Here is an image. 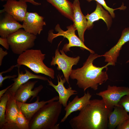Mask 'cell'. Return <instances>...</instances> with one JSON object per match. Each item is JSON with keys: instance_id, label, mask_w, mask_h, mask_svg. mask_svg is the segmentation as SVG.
<instances>
[{"instance_id": "cell-6", "label": "cell", "mask_w": 129, "mask_h": 129, "mask_svg": "<svg viewBox=\"0 0 129 129\" xmlns=\"http://www.w3.org/2000/svg\"><path fill=\"white\" fill-rule=\"evenodd\" d=\"M67 30L64 31L60 28L59 25L58 24L55 28V31L58 32L56 34L54 33L53 30H50L49 32L48 40L51 43L55 38L60 36H63L67 38L69 43L64 45L62 50L65 52L70 51V48L72 47H77L80 48L82 50L86 49L89 51L90 53H95V52L87 47L75 34V31L76 30L73 25L67 27Z\"/></svg>"}, {"instance_id": "cell-30", "label": "cell", "mask_w": 129, "mask_h": 129, "mask_svg": "<svg viewBox=\"0 0 129 129\" xmlns=\"http://www.w3.org/2000/svg\"><path fill=\"white\" fill-rule=\"evenodd\" d=\"M8 53L6 50L4 51L2 48H0V66H1L2 64L3 60L5 56Z\"/></svg>"}, {"instance_id": "cell-22", "label": "cell", "mask_w": 129, "mask_h": 129, "mask_svg": "<svg viewBox=\"0 0 129 129\" xmlns=\"http://www.w3.org/2000/svg\"><path fill=\"white\" fill-rule=\"evenodd\" d=\"M62 14L73 21L72 3L68 0H46Z\"/></svg>"}, {"instance_id": "cell-3", "label": "cell", "mask_w": 129, "mask_h": 129, "mask_svg": "<svg viewBox=\"0 0 129 129\" xmlns=\"http://www.w3.org/2000/svg\"><path fill=\"white\" fill-rule=\"evenodd\" d=\"M62 105L55 101L45 104L33 115L29 123V129H59L58 123Z\"/></svg>"}, {"instance_id": "cell-4", "label": "cell", "mask_w": 129, "mask_h": 129, "mask_svg": "<svg viewBox=\"0 0 129 129\" xmlns=\"http://www.w3.org/2000/svg\"><path fill=\"white\" fill-rule=\"evenodd\" d=\"M45 55L40 49H29L19 55L16 65L17 67L25 65L36 73L43 74L54 79V70L48 67L43 62Z\"/></svg>"}, {"instance_id": "cell-14", "label": "cell", "mask_w": 129, "mask_h": 129, "mask_svg": "<svg viewBox=\"0 0 129 129\" xmlns=\"http://www.w3.org/2000/svg\"><path fill=\"white\" fill-rule=\"evenodd\" d=\"M73 4V25L77 30L79 37L84 42V33L87 29V21L81 11L79 0H74Z\"/></svg>"}, {"instance_id": "cell-24", "label": "cell", "mask_w": 129, "mask_h": 129, "mask_svg": "<svg viewBox=\"0 0 129 129\" xmlns=\"http://www.w3.org/2000/svg\"><path fill=\"white\" fill-rule=\"evenodd\" d=\"M18 113L16 124L18 129H29V121L26 118L18 107Z\"/></svg>"}, {"instance_id": "cell-18", "label": "cell", "mask_w": 129, "mask_h": 129, "mask_svg": "<svg viewBox=\"0 0 129 129\" xmlns=\"http://www.w3.org/2000/svg\"><path fill=\"white\" fill-rule=\"evenodd\" d=\"M96 4V7L94 11L90 14H88L85 16L87 21V29H91L94 22L101 19L105 22L109 29L112 23V17L109 14L108 11L103 8L101 5L97 2Z\"/></svg>"}, {"instance_id": "cell-15", "label": "cell", "mask_w": 129, "mask_h": 129, "mask_svg": "<svg viewBox=\"0 0 129 129\" xmlns=\"http://www.w3.org/2000/svg\"><path fill=\"white\" fill-rule=\"evenodd\" d=\"M129 41V27H128L123 31L121 37L116 44L103 54L105 62L111 63L112 66H115L122 46Z\"/></svg>"}, {"instance_id": "cell-32", "label": "cell", "mask_w": 129, "mask_h": 129, "mask_svg": "<svg viewBox=\"0 0 129 129\" xmlns=\"http://www.w3.org/2000/svg\"><path fill=\"white\" fill-rule=\"evenodd\" d=\"M13 85V83L12 84L8 86L5 89L0 91V98H1L3 95L6 92L8 89L12 86Z\"/></svg>"}, {"instance_id": "cell-11", "label": "cell", "mask_w": 129, "mask_h": 129, "mask_svg": "<svg viewBox=\"0 0 129 129\" xmlns=\"http://www.w3.org/2000/svg\"><path fill=\"white\" fill-rule=\"evenodd\" d=\"M38 81H28L21 85L17 89L15 95V97L16 101L26 103L27 100L31 97L30 101L35 97H37L39 93L43 88L42 85L35 88L32 90L35 85Z\"/></svg>"}, {"instance_id": "cell-21", "label": "cell", "mask_w": 129, "mask_h": 129, "mask_svg": "<svg viewBox=\"0 0 129 129\" xmlns=\"http://www.w3.org/2000/svg\"><path fill=\"white\" fill-rule=\"evenodd\" d=\"M129 118V115L122 107L118 105L115 106L109 115L108 128L114 129Z\"/></svg>"}, {"instance_id": "cell-2", "label": "cell", "mask_w": 129, "mask_h": 129, "mask_svg": "<svg viewBox=\"0 0 129 129\" xmlns=\"http://www.w3.org/2000/svg\"><path fill=\"white\" fill-rule=\"evenodd\" d=\"M103 56L96 53H90L86 61L80 68L72 69L70 77L77 81L76 85L84 91L90 88L94 91L97 90L98 86L105 83L109 79L107 73L108 69L104 70L111 65L110 63L102 67H97L93 64L97 58Z\"/></svg>"}, {"instance_id": "cell-19", "label": "cell", "mask_w": 129, "mask_h": 129, "mask_svg": "<svg viewBox=\"0 0 129 129\" xmlns=\"http://www.w3.org/2000/svg\"><path fill=\"white\" fill-rule=\"evenodd\" d=\"M23 28L20 23L11 15L6 13L0 21V36L6 38L9 35Z\"/></svg>"}, {"instance_id": "cell-33", "label": "cell", "mask_w": 129, "mask_h": 129, "mask_svg": "<svg viewBox=\"0 0 129 129\" xmlns=\"http://www.w3.org/2000/svg\"><path fill=\"white\" fill-rule=\"evenodd\" d=\"M17 67L16 65H13L11 66L10 68L8 69L7 70L5 71H3L2 72H0V74L2 75L3 74L6 73L8 72H10L11 71L14 67Z\"/></svg>"}, {"instance_id": "cell-17", "label": "cell", "mask_w": 129, "mask_h": 129, "mask_svg": "<svg viewBox=\"0 0 129 129\" xmlns=\"http://www.w3.org/2000/svg\"><path fill=\"white\" fill-rule=\"evenodd\" d=\"M91 96L88 91L85 93L84 95L80 97L76 95L65 107V114L61 119L60 122L62 123L65 122L69 116L73 112L80 111L89 102Z\"/></svg>"}, {"instance_id": "cell-23", "label": "cell", "mask_w": 129, "mask_h": 129, "mask_svg": "<svg viewBox=\"0 0 129 129\" xmlns=\"http://www.w3.org/2000/svg\"><path fill=\"white\" fill-rule=\"evenodd\" d=\"M8 98L7 91L0 98V129H1L6 123L5 114Z\"/></svg>"}, {"instance_id": "cell-28", "label": "cell", "mask_w": 129, "mask_h": 129, "mask_svg": "<svg viewBox=\"0 0 129 129\" xmlns=\"http://www.w3.org/2000/svg\"><path fill=\"white\" fill-rule=\"evenodd\" d=\"M0 44L6 49H9L10 47L7 38H3L0 37Z\"/></svg>"}, {"instance_id": "cell-35", "label": "cell", "mask_w": 129, "mask_h": 129, "mask_svg": "<svg viewBox=\"0 0 129 129\" xmlns=\"http://www.w3.org/2000/svg\"><path fill=\"white\" fill-rule=\"evenodd\" d=\"M126 63H129V59L127 61Z\"/></svg>"}, {"instance_id": "cell-34", "label": "cell", "mask_w": 129, "mask_h": 129, "mask_svg": "<svg viewBox=\"0 0 129 129\" xmlns=\"http://www.w3.org/2000/svg\"><path fill=\"white\" fill-rule=\"evenodd\" d=\"M0 0L1 1H7L8 0Z\"/></svg>"}, {"instance_id": "cell-26", "label": "cell", "mask_w": 129, "mask_h": 129, "mask_svg": "<svg viewBox=\"0 0 129 129\" xmlns=\"http://www.w3.org/2000/svg\"><path fill=\"white\" fill-rule=\"evenodd\" d=\"M118 105L122 107L129 113V94L123 96L118 102Z\"/></svg>"}, {"instance_id": "cell-25", "label": "cell", "mask_w": 129, "mask_h": 129, "mask_svg": "<svg viewBox=\"0 0 129 129\" xmlns=\"http://www.w3.org/2000/svg\"><path fill=\"white\" fill-rule=\"evenodd\" d=\"M93 0L96 1L97 2L101 5L108 12L112 18H114L115 16V14L114 12L115 10L118 9L124 10L126 8V6H124L123 5H122L120 7L115 9L110 8L107 5L104 0H86L89 2H90Z\"/></svg>"}, {"instance_id": "cell-31", "label": "cell", "mask_w": 129, "mask_h": 129, "mask_svg": "<svg viewBox=\"0 0 129 129\" xmlns=\"http://www.w3.org/2000/svg\"><path fill=\"white\" fill-rule=\"evenodd\" d=\"M21 1L26 2H29L32 5H40L41 4L37 2L34 0H19Z\"/></svg>"}, {"instance_id": "cell-13", "label": "cell", "mask_w": 129, "mask_h": 129, "mask_svg": "<svg viewBox=\"0 0 129 129\" xmlns=\"http://www.w3.org/2000/svg\"><path fill=\"white\" fill-rule=\"evenodd\" d=\"M58 84L57 85H55L52 82L51 79L47 81L48 85L52 87L59 94L58 101L64 107L67 105V102L69 99L72 96L78 94V92L75 90L72 89L69 86V87L66 88L64 83L66 82L65 79L62 78V76L59 74L57 76Z\"/></svg>"}, {"instance_id": "cell-16", "label": "cell", "mask_w": 129, "mask_h": 129, "mask_svg": "<svg viewBox=\"0 0 129 129\" xmlns=\"http://www.w3.org/2000/svg\"><path fill=\"white\" fill-rule=\"evenodd\" d=\"M58 96H55L46 101H39L40 97H37L36 101L31 103H26L16 101L18 107L27 119L29 121L34 114L45 104L50 102L58 100Z\"/></svg>"}, {"instance_id": "cell-27", "label": "cell", "mask_w": 129, "mask_h": 129, "mask_svg": "<svg viewBox=\"0 0 129 129\" xmlns=\"http://www.w3.org/2000/svg\"><path fill=\"white\" fill-rule=\"evenodd\" d=\"M117 129H129V118L128 119L118 125Z\"/></svg>"}, {"instance_id": "cell-5", "label": "cell", "mask_w": 129, "mask_h": 129, "mask_svg": "<svg viewBox=\"0 0 129 129\" xmlns=\"http://www.w3.org/2000/svg\"><path fill=\"white\" fill-rule=\"evenodd\" d=\"M7 38L12 52L20 55L34 47L36 36L21 28Z\"/></svg>"}, {"instance_id": "cell-29", "label": "cell", "mask_w": 129, "mask_h": 129, "mask_svg": "<svg viewBox=\"0 0 129 129\" xmlns=\"http://www.w3.org/2000/svg\"><path fill=\"white\" fill-rule=\"evenodd\" d=\"M17 76V75H6L3 77V76L2 75L0 74V87H1L2 86L3 82L5 80L7 79H14Z\"/></svg>"}, {"instance_id": "cell-10", "label": "cell", "mask_w": 129, "mask_h": 129, "mask_svg": "<svg viewBox=\"0 0 129 129\" xmlns=\"http://www.w3.org/2000/svg\"><path fill=\"white\" fill-rule=\"evenodd\" d=\"M4 8L0 13L6 12L11 15L18 21L23 22L27 11L26 2L20 0H9L3 5Z\"/></svg>"}, {"instance_id": "cell-1", "label": "cell", "mask_w": 129, "mask_h": 129, "mask_svg": "<svg viewBox=\"0 0 129 129\" xmlns=\"http://www.w3.org/2000/svg\"><path fill=\"white\" fill-rule=\"evenodd\" d=\"M113 110L107 108L102 99L91 100L69 124L73 129H107L109 115Z\"/></svg>"}, {"instance_id": "cell-20", "label": "cell", "mask_w": 129, "mask_h": 129, "mask_svg": "<svg viewBox=\"0 0 129 129\" xmlns=\"http://www.w3.org/2000/svg\"><path fill=\"white\" fill-rule=\"evenodd\" d=\"M20 66L17 67L18 76L16 78L12 79L14 81L12 86L8 90L12 94L15 95L17 90L22 85L25 83L30 79H38L44 81H47L48 79L46 77L33 74L25 68V72L23 73L22 71L20 72Z\"/></svg>"}, {"instance_id": "cell-12", "label": "cell", "mask_w": 129, "mask_h": 129, "mask_svg": "<svg viewBox=\"0 0 129 129\" xmlns=\"http://www.w3.org/2000/svg\"><path fill=\"white\" fill-rule=\"evenodd\" d=\"M8 100L5 114L6 123L1 129H18L16 124L18 113L16 101L14 95L8 90Z\"/></svg>"}, {"instance_id": "cell-9", "label": "cell", "mask_w": 129, "mask_h": 129, "mask_svg": "<svg viewBox=\"0 0 129 129\" xmlns=\"http://www.w3.org/2000/svg\"><path fill=\"white\" fill-rule=\"evenodd\" d=\"M44 18L36 12H27L22 24L23 28L26 31L36 36L39 35L46 25Z\"/></svg>"}, {"instance_id": "cell-7", "label": "cell", "mask_w": 129, "mask_h": 129, "mask_svg": "<svg viewBox=\"0 0 129 129\" xmlns=\"http://www.w3.org/2000/svg\"><path fill=\"white\" fill-rule=\"evenodd\" d=\"M60 44L55 51V56L52 57L50 65L54 66L56 65H58L57 69L62 71L66 82L69 84V78L72 70V67L73 65L77 64L80 58L79 56L75 57H69L62 49L59 51L60 54L58 47Z\"/></svg>"}, {"instance_id": "cell-8", "label": "cell", "mask_w": 129, "mask_h": 129, "mask_svg": "<svg viewBox=\"0 0 129 129\" xmlns=\"http://www.w3.org/2000/svg\"><path fill=\"white\" fill-rule=\"evenodd\" d=\"M129 94V87L109 85L106 90L96 94L102 97L107 108L112 109L114 106L118 105V102L123 96Z\"/></svg>"}]
</instances>
